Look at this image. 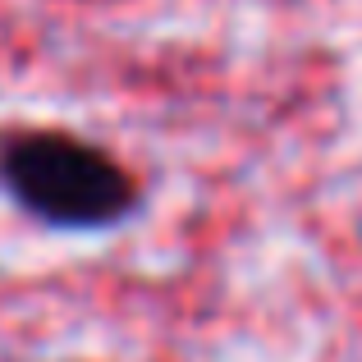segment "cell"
<instances>
[{
	"label": "cell",
	"mask_w": 362,
	"mask_h": 362,
	"mask_svg": "<svg viewBox=\"0 0 362 362\" xmlns=\"http://www.w3.org/2000/svg\"><path fill=\"white\" fill-rule=\"evenodd\" d=\"M9 197L46 225L97 230L133 206V179L110 151L69 133H23L0 147Z\"/></svg>",
	"instance_id": "cell-1"
}]
</instances>
